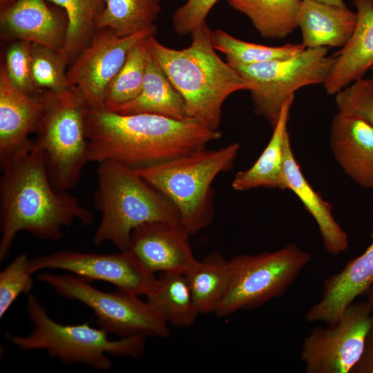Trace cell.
<instances>
[{"instance_id":"obj_3","label":"cell","mask_w":373,"mask_h":373,"mask_svg":"<svg viewBox=\"0 0 373 373\" xmlns=\"http://www.w3.org/2000/svg\"><path fill=\"white\" fill-rule=\"evenodd\" d=\"M191 35L190 46L182 50L161 44L155 35L147 38L148 47L183 98L188 118L218 130L225 99L238 90H249V85L216 54L212 44V30L207 22Z\"/></svg>"},{"instance_id":"obj_21","label":"cell","mask_w":373,"mask_h":373,"mask_svg":"<svg viewBox=\"0 0 373 373\" xmlns=\"http://www.w3.org/2000/svg\"><path fill=\"white\" fill-rule=\"evenodd\" d=\"M283 171L287 189L297 195L316 222L326 251L331 255H338L346 250L347 235L333 217L332 205L312 189L301 172L291 149L289 133L285 138Z\"/></svg>"},{"instance_id":"obj_14","label":"cell","mask_w":373,"mask_h":373,"mask_svg":"<svg viewBox=\"0 0 373 373\" xmlns=\"http://www.w3.org/2000/svg\"><path fill=\"white\" fill-rule=\"evenodd\" d=\"M190 235L180 222H147L133 230L128 250L152 273L184 274L197 261Z\"/></svg>"},{"instance_id":"obj_2","label":"cell","mask_w":373,"mask_h":373,"mask_svg":"<svg viewBox=\"0 0 373 373\" xmlns=\"http://www.w3.org/2000/svg\"><path fill=\"white\" fill-rule=\"evenodd\" d=\"M0 166L1 261L21 231L56 241L75 220L84 225L93 222L91 212L76 197L53 187L32 140Z\"/></svg>"},{"instance_id":"obj_20","label":"cell","mask_w":373,"mask_h":373,"mask_svg":"<svg viewBox=\"0 0 373 373\" xmlns=\"http://www.w3.org/2000/svg\"><path fill=\"white\" fill-rule=\"evenodd\" d=\"M356 23V12L347 6L301 0L297 23L301 44L306 48H343L352 37Z\"/></svg>"},{"instance_id":"obj_1","label":"cell","mask_w":373,"mask_h":373,"mask_svg":"<svg viewBox=\"0 0 373 373\" xmlns=\"http://www.w3.org/2000/svg\"><path fill=\"white\" fill-rule=\"evenodd\" d=\"M88 162L113 161L134 170L152 167L204 149L221 137L192 119L150 113L122 115L88 110Z\"/></svg>"},{"instance_id":"obj_28","label":"cell","mask_w":373,"mask_h":373,"mask_svg":"<svg viewBox=\"0 0 373 373\" xmlns=\"http://www.w3.org/2000/svg\"><path fill=\"white\" fill-rule=\"evenodd\" d=\"M46 1L61 7L66 13L68 29L62 51L71 64L90 43L104 3L102 0Z\"/></svg>"},{"instance_id":"obj_32","label":"cell","mask_w":373,"mask_h":373,"mask_svg":"<svg viewBox=\"0 0 373 373\" xmlns=\"http://www.w3.org/2000/svg\"><path fill=\"white\" fill-rule=\"evenodd\" d=\"M30 259L20 254L0 273V318L21 294L29 293L33 280L29 270Z\"/></svg>"},{"instance_id":"obj_16","label":"cell","mask_w":373,"mask_h":373,"mask_svg":"<svg viewBox=\"0 0 373 373\" xmlns=\"http://www.w3.org/2000/svg\"><path fill=\"white\" fill-rule=\"evenodd\" d=\"M370 236L372 241L361 255L324 280L321 298L307 312V321L336 325L347 307L373 285V224Z\"/></svg>"},{"instance_id":"obj_31","label":"cell","mask_w":373,"mask_h":373,"mask_svg":"<svg viewBox=\"0 0 373 373\" xmlns=\"http://www.w3.org/2000/svg\"><path fill=\"white\" fill-rule=\"evenodd\" d=\"M30 61L33 82L39 90L59 93L74 88L67 78L69 62L62 50L32 43Z\"/></svg>"},{"instance_id":"obj_7","label":"cell","mask_w":373,"mask_h":373,"mask_svg":"<svg viewBox=\"0 0 373 373\" xmlns=\"http://www.w3.org/2000/svg\"><path fill=\"white\" fill-rule=\"evenodd\" d=\"M34 147L41 155L53 187L68 191L79 181L88 162L86 118L89 106L74 87L59 93L45 90Z\"/></svg>"},{"instance_id":"obj_39","label":"cell","mask_w":373,"mask_h":373,"mask_svg":"<svg viewBox=\"0 0 373 373\" xmlns=\"http://www.w3.org/2000/svg\"><path fill=\"white\" fill-rule=\"evenodd\" d=\"M14 0H0V9L11 3Z\"/></svg>"},{"instance_id":"obj_9","label":"cell","mask_w":373,"mask_h":373,"mask_svg":"<svg viewBox=\"0 0 373 373\" xmlns=\"http://www.w3.org/2000/svg\"><path fill=\"white\" fill-rule=\"evenodd\" d=\"M38 279L59 295L82 302L94 312L100 328L120 338L137 334L167 338L168 323L146 300L119 289L104 291L74 274L41 273Z\"/></svg>"},{"instance_id":"obj_30","label":"cell","mask_w":373,"mask_h":373,"mask_svg":"<svg viewBox=\"0 0 373 373\" xmlns=\"http://www.w3.org/2000/svg\"><path fill=\"white\" fill-rule=\"evenodd\" d=\"M148 37L138 41L129 51L124 65L106 88L102 108L126 102L140 94L150 55Z\"/></svg>"},{"instance_id":"obj_10","label":"cell","mask_w":373,"mask_h":373,"mask_svg":"<svg viewBox=\"0 0 373 373\" xmlns=\"http://www.w3.org/2000/svg\"><path fill=\"white\" fill-rule=\"evenodd\" d=\"M327 52V47L308 48L287 59L230 65L248 84L255 113L274 127L284 102L296 90L326 81L335 61Z\"/></svg>"},{"instance_id":"obj_23","label":"cell","mask_w":373,"mask_h":373,"mask_svg":"<svg viewBox=\"0 0 373 373\" xmlns=\"http://www.w3.org/2000/svg\"><path fill=\"white\" fill-rule=\"evenodd\" d=\"M294 99V95L284 102L279 119L273 127L271 137L256 162L235 175L231 184L234 190L245 191L260 187L287 189L283 171L284 143Z\"/></svg>"},{"instance_id":"obj_8","label":"cell","mask_w":373,"mask_h":373,"mask_svg":"<svg viewBox=\"0 0 373 373\" xmlns=\"http://www.w3.org/2000/svg\"><path fill=\"white\" fill-rule=\"evenodd\" d=\"M311 259L294 243L273 252L233 257L230 286L214 314L227 316L282 296Z\"/></svg>"},{"instance_id":"obj_33","label":"cell","mask_w":373,"mask_h":373,"mask_svg":"<svg viewBox=\"0 0 373 373\" xmlns=\"http://www.w3.org/2000/svg\"><path fill=\"white\" fill-rule=\"evenodd\" d=\"M335 95L338 112L358 117L373 127V77H363Z\"/></svg>"},{"instance_id":"obj_22","label":"cell","mask_w":373,"mask_h":373,"mask_svg":"<svg viewBox=\"0 0 373 373\" xmlns=\"http://www.w3.org/2000/svg\"><path fill=\"white\" fill-rule=\"evenodd\" d=\"M105 109L122 115L150 113L175 119H189L183 98L151 53L140 94L130 101Z\"/></svg>"},{"instance_id":"obj_17","label":"cell","mask_w":373,"mask_h":373,"mask_svg":"<svg viewBox=\"0 0 373 373\" xmlns=\"http://www.w3.org/2000/svg\"><path fill=\"white\" fill-rule=\"evenodd\" d=\"M44 91L27 95L10 82L5 65L0 67V165L26 146L44 108Z\"/></svg>"},{"instance_id":"obj_37","label":"cell","mask_w":373,"mask_h":373,"mask_svg":"<svg viewBox=\"0 0 373 373\" xmlns=\"http://www.w3.org/2000/svg\"><path fill=\"white\" fill-rule=\"evenodd\" d=\"M319 2L328 3V4H332L336 5L341 7H345L346 5L343 0H314Z\"/></svg>"},{"instance_id":"obj_12","label":"cell","mask_w":373,"mask_h":373,"mask_svg":"<svg viewBox=\"0 0 373 373\" xmlns=\"http://www.w3.org/2000/svg\"><path fill=\"white\" fill-rule=\"evenodd\" d=\"M44 269H62L89 281L106 282L139 296L149 294L158 280L128 250L116 254L61 251L30 259L32 274Z\"/></svg>"},{"instance_id":"obj_35","label":"cell","mask_w":373,"mask_h":373,"mask_svg":"<svg viewBox=\"0 0 373 373\" xmlns=\"http://www.w3.org/2000/svg\"><path fill=\"white\" fill-rule=\"evenodd\" d=\"M218 0H188L172 17L174 31L180 35L191 34L206 22L211 9Z\"/></svg>"},{"instance_id":"obj_40","label":"cell","mask_w":373,"mask_h":373,"mask_svg":"<svg viewBox=\"0 0 373 373\" xmlns=\"http://www.w3.org/2000/svg\"><path fill=\"white\" fill-rule=\"evenodd\" d=\"M372 69L373 70V67L372 68Z\"/></svg>"},{"instance_id":"obj_27","label":"cell","mask_w":373,"mask_h":373,"mask_svg":"<svg viewBox=\"0 0 373 373\" xmlns=\"http://www.w3.org/2000/svg\"><path fill=\"white\" fill-rule=\"evenodd\" d=\"M104 8L97 29L107 28L119 37H128L155 26L161 0H102Z\"/></svg>"},{"instance_id":"obj_36","label":"cell","mask_w":373,"mask_h":373,"mask_svg":"<svg viewBox=\"0 0 373 373\" xmlns=\"http://www.w3.org/2000/svg\"><path fill=\"white\" fill-rule=\"evenodd\" d=\"M350 373H373V321L365 338L362 355Z\"/></svg>"},{"instance_id":"obj_34","label":"cell","mask_w":373,"mask_h":373,"mask_svg":"<svg viewBox=\"0 0 373 373\" xmlns=\"http://www.w3.org/2000/svg\"><path fill=\"white\" fill-rule=\"evenodd\" d=\"M32 42L16 40L6 54L5 68L10 82L20 91L29 95H38L43 91L35 85L30 61Z\"/></svg>"},{"instance_id":"obj_5","label":"cell","mask_w":373,"mask_h":373,"mask_svg":"<svg viewBox=\"0 0 373 373\" xmlns=\"http://www.w3.org/2000/svg\"><path fill=\"white\" fill-rule=\"evenodd\" d=\"M240 149L238 142L218 149L206 148L160 164L136 170L174 204L180 223L190 234L208 227L214 216L212 183L229 171Z\"/></svg>"},{"instance_id":"obj_24","label":"cell","mask_w":373,"mask_h":373,"mask_svg":"<svg viewBox=\"0 0 373 373\" xmlns=\"http://www.w3.org/2000/svg\"><path fill=\"white\" fill-rule=\"evenodd\" d=\"M231 260L212 252L184 274L200 314L214 313L232 279Z\"/></svg>"},{"instance_id":"obj_6","label":"cell","mask_w":373,"mask_h":373,"mask_svg":"<svg viewBox=\"0 0 373 373\" xmlns=\"http://www.w3.org/2000/svg\"><path fill=\"white\" fill-rule=\"evenodd\" d=\"M32 332L26 336L6 333V337L23 350H44L51 358L65 364L82 363L99 370L112 367L108 355L140 358L144 352L146 336L137 334L111 340L102 328L88 323L61 325L52 320L32 294L26 305Z\"/></svg>"},{"instance_id":"obj_18","label":"cell","mask_w":373,"mask_h":373,"mask_svg":"<svg viewBox=\"0 0 373 373\" xmlns=\"http://www.w3.org/2000/svg\"><path fill=\"white\" fill-rule=\"evenodd\" d=\"M329 144L345 174L359 186L373 189V127L338 111L330 124Z\"/></svg>"},{"instance_id":"obj_29","label":"cell","mask_w":373,"mask_h":373,"mask_svg":"<svg viewBox=\"0 0 373 373\" xmlns=\"http://www.w3.org/2000/svg\"><path fill=\"white\" fill-rule=\"evenodd\" d=\"M215 50L226 55L229 64L249 65L291 58L306 48L302 44L267 46L238 39L225 31H212Z\"/></svg>"},{"instance_id":"obj_15","label":"cell","mask_w":373,"mask_h":373,"mask_svg":"<svg viewBox=\"0 0 373 373\" xmlns=\"http://www.w3.org/2000/svg\"><path fill=\"white\" fill-rule=\"evenodd\" d=\"M46 0H14L0 9L3 35L26 40L62 50L68 17L59 6H50Z\"/></svg>"},{"instance_id":"obj_13","label":"cell","mask_w":373,"mask_h":373,"mask_svg":"<svg viewBox=\"0 0 373 373\" xmlns=\"http://www.w3.org/2000/svg\"><path fill=\"white\" fill-rule=\"evenodd\" d=\"M156 26L119 37L107 28L97 29L89 45L67 70L66 75L90 108L104 107L106 88L140 40L155 35Z\"/></svg>"},{"instance_id":"obj_38","label":"cell","mask_w":373,"mask_h":373,"mask_svg":"<svg viewBox=\"0 0 373 373\" xmlns=\"http://www.w3.org/2000/svg\"><path fill=\"white\" fill-rule=\"evenodd\" d=\"M366 299L373 304V285L365 291Z\"/></svg>"},{"instance_id":"obj_19","label":"cell","mask_w":373,"mask_h":373,"mask_svg":"<svg viewBox=\"0 0 373 373\" xmlns=\"http://www.w3.org/2000/svg\"><path fill=\"white\" fill-rule=\"evenodd\" d=\"M357 23L348 43L333 55L331 73L323 83L327 94L336 95L354 82L364 77L373 67V0H352Z\"/></svg>"},{"instance_id":"obj_25","label":"cell","mask_w":373,"mask_h":373,"mask_svg":"<svg viewBox=\"0 0 373 373\" xmlns=\"http://www.w3.org/2000/svg\"><path fill=\"white\" fill-rule=\"evenodd\" d=\"M249 17L261 37L284 39L298 27L301 0H227Z\"/></svg>"},{"instance_id":"obj_4","label":"cell","mask_w":373,"mask_h":373,"mask_svg":"<svg viewBox=\"0 0 373 373\" xmlns=\"http://www.w3.org/2000/svg\"><path fill=\"white\" fill-rule=\"evenodd\" d=\"M95 204L102 218L93 242H110L119 251L128 249L131 234L151 222H180L172 202L136 170L113 161L98 163Z\"/></svg>"},{"instance_id":"obj_11","label":"cell","mask_w":373,"mask_h":373,"mask_svg":"<svg viewBox=\"0 0 373 373\" xmlns=\"http://www.w3.org/2000/svg\"><path fill=\"white\" fill-rule=\"evenodd\" d=\"M373 304L352 302L334 326L315 327L304 338L300 359L307 373H350L363 352Z\"/></svg>"},{"instance_id":"obj_26","label":"cell","mask_w":373,"mask_h":373,"mask_svg":"<svg viewBox=\"0 0 373 373\" xmlns=\"http://www.w3.org/2000/svg\"><path fill=\"white\" fill-rule=\"evenodd\" d=\"M146 300L168 324L192 326L200 314L183 274L163 273Z\"/></svg>"}]
</instances>
